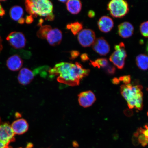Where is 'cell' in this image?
Returning <instances> with one entry per match:
<instances>
[{"label":"cell","mask_w":148,"mask_h":148,"mask_svg":"<svg viewBox=\"0 0 148 148\" xmlns=\"http://www.w3.org/2000/svg\"><path fill=\"white\" fill-rule=\"evenodd\" d=\"M90 71L78 62L75 64L62 62L57 64L48 72L51 77L58 75L57 79L59 82L75 86L79 85L81 79L87 76Z\"/></svg>","instance_id":"1"},{"label":"cell","mask_w":148,"mask_h":148,"mask_svg":"<svg viewBox=\"0 0 148 148\" xmlns=\"http://www.w3.org/2000/svg\"><path fill=\"white\" fill-rule=\"evenodd\" d=\"M141 85L133 86L131 84L122 85L120 86L121 95L127 102L129 108L135 107L136 110H141L143 108V94Z\"/></svg>","instance_id":"2"},{"label":"cell","mask_w":148,"mask_h":148,"mask_svg":"<svg viewBox=\"0 0 148 148\" xmlns=\"http://www.w3.org/2000/svg\"><path fill=\"white\" fill-rule=\"evenodd\" d=\"M25 4L27 12L33 17L38 16L46 17L53 13V5L48 0H27Z\"/></svg>","instance_id":"3"},{"label":"cell","mask_w":148,"mask_h":148,"mask_svg":"<svg viewBox=\"0 0 148 148\" xmlns=\"http://www.w3.org/2000/svg\"><path fill=\"white\" fill-rule=\"evenodd\" d=\"M108 10L113 17L121 18L128 13V3L124 0H112L107 5Z\"/></svg>","instance_id":"4"},{"label":"cell","mask_w":148,"mask_h":148,"mask_svg":"<svg viewBox=\"0 0 148 148\" xmlns=\"http://www.w3.org/2000/svg\"><path fill=\"white\" fill-rule=\"evenodd\" d=\"M15 135L8 123L0 124V148H12L10 144L15 141Z\"/></svg>","instance_id":"5"},{"label":"cell","mask_w":148,"mask_h":148,"mask_svg":"<svg viewBox=\"0 0 148 148\" xmlns=\"http://www.w3.org/2000/svg\"><path fill=\"white\" fill-rule=\"evenodd\" d=\"M115 51L110 57V60L118 69H122L124 67L125 59L127 54L125 49V45L123 42H120L114 47Z\"/></svg>","instance_id":"6"},{"label":"cell","mask_w":148,"mask_h":148,"mask_svg":"<svg viewBox=\"0 0 148 148\" xmlns=\"http://www.w3.org/2000/svg\"><path fill=\"white\" fill-rule=\"evenodd\" d=\"M77 39L83 47H90L93 45L96 40L95 33L90 29H83L78 33Z\"/></svg>","instance_id":"7"},{"label":"cell","mask_w":148,"mask_h":148,"mask_svg":"<svg viewBox=\"0 0 148 148\" xmlns=\"http://www.w3.org/2000/svg\"><path fill=\"white\" fill-rule=\"evenodd\" d=\"M6 40L10 45L16 49H23L25 47L26 42L23 33L16 31L10 33L7 37Z\"/></svg>","instance_id":"8"},{"label":"cell","mask_w":148,"mask_h":148,"mask_svg":"<svg viewBox=\"0 0 148 148\" xmlns=\"http://www.w3.org/2000/svg\"><path fill=\"white\" fill-rule=\"evenodd\" d=\"M92 48L94 51L101 56L106 55L110 51V46L108 42L103 37L96 40L92 45Z\"/></svg>","instance_id":"9"},{"label":"cell","mask_w":148,"mask_h":148,"mask_svg":"<svg viewBox=\"0 0 148 148\" xmlns=\"http://www.w3.org/2000/svg\"><path fill=\"white\" fill-rule=\"evenodd\" d=\"M96 100L95 94L90 90L81 92L78 95L79 104L84 108L91 106Z\"/></svg>","instance_id":"10"},{"label":"cell","mask_w":148,"mask_h":148,"mask_svg":"<svg viewBox=\"0 0 148 148\" xmlns=\"http://www.w3.org/2000/svg\"><path fill=\"white\" fill-rule=\"evenodd\" d=\"M62 31L57 28L52 29L48 33L46 39L51 46L58 45L62 41Z\"/></svg>","instance_id":"11"},{"label":"cell","mask_w":148,"mask_h":148,"mask_svg":"<svg viewBox=\"0 0 148 148\" xmlns=\"http://www.w3.org/2000/svg\"><path fill=\"white\" fill-rule=\"evenodd\" d=\"M11 127L15 134H23L26 132L29 129L28 123L26 120L23 118L13 122Z\"/></svg>","instance_id":"12"},{"label":"cell","mask_w":148,"mask_h":148,"mask_svg":"<svg viewBox=\"0 0 148 148\" xmlns=\"http://www.w3.org/2000/svg\"><path fill=\"white\" fill-rule=\"evenodd\" d=\"M33 72L27 68H23L20 70L18 76V82L22 85H27L31 83L34 78Z\"/></svg>","instance_id":"13"},{"label":"cell","mask_w":148,"mask_h":148,"mask_svg":"<svg viewBox=\"0 0 148 148\" xmlns=\"http://www.w3.org/2000/svg\"><path fill=\"white\" fill-rule=\"evenodd\" d=\"M23 62L19 56L14 55L8 58L6 62V65L8 69L13 71H18L23 66Z\"/></svg>","instance_id":"14"},{"label":"cell","mask_w":148,"mask_h":148,"mask_svg":"<svg viewBox=\"0 0 148 148\" xmlns=\"http://www.w3.org/2000/svg\"><path fill=\"white\" fill-rule=\"evenodd\" d=\"M134 30V26L129 22H124L118 26V33L119 36L123 38H128L132 36Z\"/></svg>","instance_id":"15"},{"label":"cell","mask_w":148,"mask_h":148,"mask_svg":"<svg viewBox=\"0 0 148 148\" xmlns=\"http://www.w3.org/2000/svg\"><path fill=\"white\" fill-rule=\"evenodd\" d=\"M98 25L99 30L102 32L108 33L113 27L114 21L112 18L108 16H103L98 21Z\"/></svg>","instance_id":"16"},{"label":"cell","mask_w":148,"mask_h":148,"mask_svg":"<svg viewBox=\"0 0 148 148\" xmlns=\"http://www.w3.org/2000/svg\"><path fill=\"white\" fill-rule=\"evenodd\" d=\"M66 7L70 13L77 14L80 12L82 5L81 1L78 0H69L66 3Z\"/></svg>","instance_id":"17"},{"label":"cell","mask_w":148,"mask_h":148,"mask_svg":"<svg viewBox=\"0 0 148 148\" xmlns=\"http://www.w3.org/2000/svg\"><path fill=\"white\" fill-rule=\"evenodd\" d=\"M9 14L12 19L18 22L23 18L24 11L21 7L16 5L12 7L9 12Z\"/></svg>","instance_id":"18"},{"label":"cell","mask_w":148,"mask_h":148,"mask_svg":"<svg viewBox=\"0 0 148 148\" xmlns=\"http://www.w3.org/2000/svg\"><path fill=\"white\" fill-rule=\"evenodd\" d=\"M136 62L137 65L140 69L143 70L148 69V56L139 55L136 57Z\"/></svg>","instance_id":"19"},{"label":"cell","mask_w":148,"mask_h":148,"mask_svg":"<svg viewBox=\"0 0 148 148\" xmlns=\"http://www.w3.org/2000/svg\"><path fill=\"white\" fill-rule=\"evenodd\" d=\"M83 26L82 23L78 22L68 24L66 26V28L68 29H70L73 34L75 36L82 30Z\"/></svg>","instance_id":"20"},{"label":"cell","mask_w":148,"mask_h":148,"mask_svg":"<svg viewBox=\"0 0 148 148\" xmlns=\"http://www.w3.org/2000/svg\"><path fill=\"white\" fill-rule=\"evenodd\" d=\"M52 29L49 25L42 26L37 33V36L42 39H46L48 33Z\"/></svg>","instance_id":"21"},{"label":"cell","mask_w":148,"mask_h":148,"mask_svg":"<svg viewBox=\"0 0 148 148\" xmlns=\"http://www.w3.org/2000/svg\"><path fill=\"white\" fill-rule=\"evenodd\" d=\"M90 62L92 65L94 67H97L99 68L102 67L104 69L110 64L108 60L105 58L98 59L94 62L90 60Z\"/></svg>","instance_id":"22"},{"label":"cell","mask_w":148,"mask_h":148,"mask_svg":"<svg viewBox=\"0 0 148 148\" xmlns=\"http://www.w3.org/2000/svg\"><path fill=\"white\" fill-rule=\"evenodd\" d=\"M140 31L142 36L148 38V21L144 22L140 25Z\"/></svg>","instance_id":"23"},{"label":"cell","mask_w":148,"mask_h":148,"mask_svg":"<svg viewBox=\"0 0 148 148\" xmlns=\"http://www.w3.org/2000/svg\"><path fill=\"white\" fill-rule=\"evenodd\" d=\"M139 144H140L143 147H145L148 144V138H146L143 134L139 135L138 137Z\"/></svg>","instance_id":"24"},{"label":"cell","mask_w":148,"mask_h":148,"mask_svg":"<svg viewBox=\"0 0 148 148\" xmlns=\"http://www.w3.org/2000/svg\"><path fill=\"white\" fill-rule=\"evenodd\" d=\"M144 127L145 129L140 127L136 131L140 134H143L146 138H148V125H145Z\"/></svg>","instance_id":"25"},{"label":"cell","mask_w":148,"mask_h":148,"mask_svg":"<svg viewBox=\"0 0 148 148\" xmlns=\"http://www.w3.org/2000/svg\"><path fill=\"white\" fill-rule=\"evenodd\" d=\"M105 70L107 74L112 75L115 73L116 68L112 65L109 64V65L105 68Z\"/></svg>","instance_id":"26"},{"label":"cell","mask_w":148,"mask_h":148,"mask_svg":"<svg viewBox=\"0 0 148 148\" xmlns=\"http://www.w3.org/2000/svg\"><path fill=\"white\" fill-rule=\"evenodd\" d=\"M119 79L120 81H123V83H124L125 84H130L131 81V77L130 75L120 77Z\"/></svg>","instance_id":"27"},{"label":"cell","mask_w":148,"mask_h":148,"mask_svg":"<svg viewBox=\"0 0 148 148\" xmlns=\"http://www.w3.org/2000/svg\"><path fill=\"white\" fill-rule=\"evenodd\" d=\"M79 54H80V53L78 51H72L70 53V59L72 60H75L79 56Z\"/></svg>","instance_id":"28"},{"label":"cell","mask_w":148,"mask_h":148,"mask_svg":"<svg viewBox=\"0 0 148 148\" xmlns=\"http://www.w3.org/2000/svg\"><path fill=\"white\" fill-rule=\"evenodd\" d=\"M26 23L27 24H30L32 23L33 21V17L32 16L30 15L27 16L25 19Z\"/></svg>","instance_id":"29"},{"label":"cell","mask_w":148,"mask_h":148,"mask_svg":"<svg viewBox=\"0 0 148 148\" xmlns=\"http://www.w3.org/2000/svg\"><path fill=\"white\" fill-rule=\"evenodd\" d=\"M81 59L82 62H85L89 60L88 55L86 53H83L81 56Z\"/></svg>","instance_id":"30"},{"label":"cell","mask_w":148,"mask_h":148,"mask_svg":"<svg viewBox=\"0 0 148 148\" xmlns=\"http://www.w3.org/2000/svg\"><path fill=\"white\" fill-rule=\"evenodd\" d=\"M125 115L127 116H131L133 115V112L132 110L127 109L124 112Z\"/></svg>","instance_id":"31"},{"label":"cell","mask_w":148,"mask_h":148,"mask_svg":"<svg viewBox=\"0 0 148 148\" xmlns=\"http://www.w3.org/2000/svg\"><path fill=\"white\" fill-rule=\"evenodd\" d=\"M54 15L52 13L49 15L47 16V17H46L45 20H49V21H53V20L54 19Z\"/></svg>","instance_id":"32"},{"label":"cell","mask_w":148,"mask_h":148,"mask_svg":"<svg viewBox=\"0 0 148 148\" xmlns=\"http://www.w3.org/2000/svg\"><path fill=\"white\" fill-rule=\"evenodd\" d=\"M5 12L4 9H3L2 6L0 3V16L3 17L5 15Z\"/></svg>","instance_id":"33"},{"label":"cell","mask_w":148,"mask_h":148,"mask_svg":"<svg viewBox=\"0 0 148 148\" xmlns=\"http://www.w3.org/2000/svg\"><path fill=\"white\" fill-rule=\"evenodd\" d=\"M95 15V12L93 10H90L88 12V16L90 18L94 17Z\"/></svg>","instance_id":"34"},{"label":"cell","mask_w":148,"mask_h":148,"mask_svg":"<svg viewBox=\"0 0 148 148\" xmlns=\"http://www.w3.org/2000/svg\"><path fill=\"white\" fill-rule=\"evenodd\" d=\"M112 82L113 84L114 85H117L119 84L120 81L118 78H116V77H114V78L112 79Z\"/></svg>","instance_id":"35"},{"label":"cell","mask_w":148,"mask_h":148,"mask_svg":"<svg viewBox=\"0 0 148 148\" xmlns=\"http://www.w3.org/2000/svg\"><path fill=\"white\" fill-rule=\"evenodd\" d=\"M3 45H2V40L1 38V36H0V53L3 49Z\"/></svg>","instance_id":"36"},{"label":"cell","mask_w":148,"mask_h":148,"mask_svg":"<svg viewBox=\"0 0 148 148\" xmlns=\"http://www.w3.org/2000/svg\"><path fill=\"white\" fill-rule=\"evenodd\" d=\"M44 22V20L42 19H40L39 21V23L38 24V26H42V24Z\"/></svg>","instance_id":"37"},{"label":"cell","mask_w":148,"mask_h":148,"mask_svg":"<svg viewBox=\"0 0 148 148\" xmlns=\"http://www.w3.org/2000/svg\"><path fill=\"white\" fill-rule=\"evenodd\" d=\"M146 50H147V51L148 54V40L147 42V46H146Z\"/></svg>","instance_id":"38"},{"label":"cell","mask_w":148,"mask_h":148,"mask_svg":"<svg viewBox=\"0 0 148 148\" xmlns=\"http://www.w3.org/2000/svg\"><path fill=\"white\" fill-rule=\"evenodd\" d=\"M60 1V2H62V3H66V2H67L68 1Z\"/></svg>","instance_id":"39"},{"label":"cell","mask_w":148,"mask_h":148,"mask_svg":"<svg viewBox=\"0 0 148 148\" xmlns=\"http://www.w3.org/2000/svg\"><path fill=\"white\" fill-rule=\"evenodd\" d=\"M147 116H148V112H147Z\"/></svg>","instance_id":"40"},{"label":"cell","mask_w":148,"mask_h":148,"mask_svg":"<svg viewBox=\"0 0 148 148\" xmlns=\"http://www.w3.org/2000/svg\"></svg>","instance_id":"41"}]
</instances>
